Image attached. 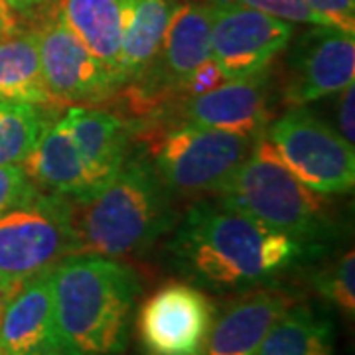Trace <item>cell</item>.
Returning a JSON list of instances; mask_svg holds the SVG:
<instances>
[{
	"instance_id": "8992f818",
	"label": "cell",
	"mask_w": 355,
	"mask_h": 355,
	"mask_svg": "<svg viewBox=\"0 0 355 355\" xmlns=\"http://www.w3.org/2000/svg\"><path fill=\"white\" fill-rule=\"evenodd\" d=\"M253 142L233 132L184 121L150 130L146 156L168 190L178 196H193L219 190L251 153Z\"/></svg>"
},
{
	"instance_id": "4316f807",
	"label": "cell",
	"mask_w": 355,
	"mask_h": 355,
	"mask_svg": "<svg viewBox=\"0 0 355 355\" xmlns=\"http://www.w3.org/2000/svg\"><path fill=\"white\" fill-rule=\"evenodd\" d=\"M338 105H336V132L345 142L354 144L355 140V125H354V105H355V85L349 83L338 93Z\"/></svg>"
},
{
	"instance_id": "9c48e42d",
	"label": "cell",
	"mask_w": 355,
	"mask_h": 355,
	"mask_svg": "<svg viewBox=\"0 0 355 355\" xmlns=\"http://www.w3.org/2000/svg\"><path fill=\"white\" fill-rule=\"evenodd\" d=\"M42 71L58 105H97L113 97L121 83L113 71L77 38L58 10L36 28Z\"/></svg>"
},
{
	"instance_id": "5bb4252c",
	"label": "cell",
	"mask_w": 355,
	"mask_h": 355,
	"mask_svg": "<svg viewBox=\"0 0 355 355\" xmlns=\"http://www.w3.org/2000/svg\"><path fill=\"white\" fill-rule=\"evenodd\" d=\"M182 114L196 125L257 140L270 125L266 71L247 79L223 81L211 91L188 97Z\"/></svg>"
},
{
	"instance_id": "3957f363",
	"label": "cell",
	"mask_w": 355,
	"mask_h": 355,
	"mask_svg": "<svg viewBox=\"0 0 355 355\" xmlns=\"http://www.w3.org/2000/svg\"><path fill=\"white\" fill-rule=\"evenodd\" d=\"M172 196L146 154L125 158L116 176L76 209V254L123 259L146 251L174 223Z\"/></svg>"
},
{
	"instance_id": "ba28073f",
	"label": "cell",
	"mask_w": 355,
	"mask_h": 355,
	"mask_svg": "<svg viewBox=\"0 0 355 355\" xmlns=\"http://www.w3.org/2000/svg\"><path fill=\"white\" fill-rule=\"evenodd\" d=\"M211 4V58L227 81L266 71L294 38V24L233 0Z\"/></svg>"
},
{
	"instance_id": "f1b7e54d",
	"label": "cell",
	"mask_w": 355,
	"mask_h": 355,
	"mask_svg": "<svg viewBox=\"0 0 355 355\" xmlns=\"http://www.w3.org/2000/svg\"><path fill=\"white\" fill-rule=\"evenodd\" d=\"M0 24L4 26V30H6L8 34L20 32V22H18V18L14 16V12L8 8V4H6L4 0H0Z\"/></svg>"
},
{
	"instance_id": "d6986e66",
	"label": "cell",
	"mask_w": 355,
	"mask_h": 355,
	"mask_svg": "<svg viewBox=\"0 0 355 355\" xmlns=\"http://www.w3.org/2000/svg\"><path fill=\"white\" fill-rule=\"evenodd\" d=\"M0 97L38 107L53 103L42 71L36 30L0 38Z\"/></svg>"
},
{
	"instance_id": "7402d4cb",
	"label": "cell",
	"mask_w": 355,
	"mask_h": 355,
	"mask_svg": "<svg viewBox=\"0 0 355 355\" xmlns=\"http://www.w3.org/2000/svg\"><path fill=\"white\" fill-rule=\"evenodd\" d=\"M314 288L318 294L336 306L345 318L355 314V254L354 249L340 259L326 263L314 272Z\"/></svg>"
},
{
	"instance_id": "4dcf8cb0",
	"label": "cell",
	"mask_w": 355,
	"mask_h": 355,
	"mask_svg": "<svg viewBox=\"0 0 355 355\" xmlns=\"http://www.w3.org/2000/svg\"><path fill=\"white\" fill-rule=\"evenodd\" d=\"M0 355H6V354H0ZM51 355H62V354H51Z\"/></svg>"
},
{
	"instance_id": "44dd1931",
	"label": "cell",
	"mask_w": 355,
	"mask_h": 355,
	"mask_svg": "<svg viewBox=\"0 0 355 355\" xmlns=\"http://www.w3.org/2000/svg\"><path fill=\"white\" fill-rule=\"evenodd\" d=\"M44 127L38 105L0 97V166L24 164Z\"/></svg>"
},
{
	"instance_id": "7a4b0ae2",
	"label": "cell",
	"mask_w": 355,
	"mask_h": 355,
	"mask_svg": "<svg viewBox=\"0 0 355 355\" xmlns=\"http://www.w3.org/2000/svg\"><path fill=\"white\" fill-rule=\"evenodd\" d=\"M140 292L119 259L69 254L51 268L53 324L62 355H123Z\"/></svg>"
},
{
	"instance_id": "f546056e",
	"label": "cell",
	"mask_w": 355,
	"mask_h": 355,
	"mask_svg": "<svg viewBox=\"0 0 355 355\" xmlns=\"http://www.w3.org/2000/svg\"><path fill=\"white\" fill-rule=\"evenodd\" d=\"M4 36H10V34H8V32L4 30V26L0 24V38H4Z\"/></svg>"
},
{
	"instance_id": "cb8c5ba5",
	"label": "cell",
	"mask_w": 355,
	"mask_h": 355,
	"mask_svg": "<svg viewBox=\"0 0 355 355\" xmlns=\"http://www.w3.org/2000/svg\"><path fill=\"white\" fill-rule=\"evenodd\" d=\"M38 190L22 164L0 166V216L26 202Z\"/></svg>"
},
{
	"instance_id": "4fadbf2b",
	"label": "cell",
	"mask_w": 355,
	"mask_h": 355,
	"mask_svg": "<svg viewBox=\"0 0 355 355\" xmlns=\"http://www.w3.org/2000/svg\"><path fill=\"white\" fill-rule=\"evenodd\" d=\"M292 304H296V298L277 286L265 284L263 288L239 292L219 314L216 312L200 355H254Z\"/></svg>"
},
{
	"instance_id": "83f0119b",
	"label": "cell",
	"mask_w": 355,
	"mask_h": 355,
	"mask_svg": "<svg viewBox=\"0 0 355 355\" xmlns=\"http://www.w3.org/2000/svg\"><path fill=\"white\" fill-rule=\"evenodd\" d=\"M16 18L24 20H38L40 24L55 12V4L60 0H4Z\"/></svg>"
},
{
	"instance_id": "2e32d148",
	"label": "cell",
	"mask_w": 355,
	"mask_h": 355,
	"mask_svg": "<svg viewBox=\"0 0 355 355\" xmlns=\"http://www.w3.org/2000/svg\"><path fill=\"white\" fill-rule=\"evenodd\" d=\"M62 119L99 193L127 158V123L109 111L79 105L69 107Z\"/></svg>"
},
{
	"instance_id": "8fae6325",
	"label": "cell",
	"mask_w": 355,
	"mask_h": 355,
	"mask_svg": "<svg viewBox=\"0 0 355 355\" xmlns=\"http://www.w3.org/2000/svg\"><path fill=\"white\" fill-rule=\"evenodd\" d=\"M355 36L336 26H310L294 40L284 81V101L291 107L338 95L354 83Z\"/></svg>"
},
{
	"instance_id": "5b68a950",
	"label": "cell",
	"mask_w": 355,
	"mask_h": 355,
	"mask_svg": "<svg viewBox=\"0 0 355 355\" xmlns=\"http://www.w3.org/2000/svg\"><path fill=\"white\" fill-rule=\"evenodd\" d=\"M76 203L38 190L0 216V291L76 254Z\"/></svg>"
},
{
	"instance_id": "277c9868",
	"label": "cell",
	"mask_w": 355,
	"mask_h": 355,
	"mask_svg": "<svg viewBox=\"0 0 355 355\" xmlns=\"http://www.w3.org/2000/svg\"><path fill=\"white\" fill-rule=\"evenodd\" d=\"M229 207L265 227L286 233L318 253L334 235L330 203L282 164L266 137H259L241 166L216 191Z\"/></svg>"
},
{
	"instance_id": "30bf717a",
	"label": "cell",
	"mask_w": 355,
	"mask_h": 355,
	"mask_svg": "<svg viewBox=\"0 0 355 355\" xmlns=\"http://www.w3.org/2000/svg\"><path fill=\"white\" fill-rule=\"evenodd\" d=\"M211 298L191 282L172 280L139 310L137 334L144 355H200L216 318Z\"/></svg>"
},
{
	"instance_id": "e0dca14e",
	"label": "cell",
	"mask_w": 355,
	"mask_h": 355,
	"mask_svg": "<svg viewBox=\"0 0 355 355\" xmlns=\"http://www.w3.org/2000/svg\"><path fill=\"white\" fill-rule=\"evenodd\" d=\"M178 0H127L119 76L123 87L153 64Z\"/></svg>"
},
{
	"instance_id": "6da1fadb",
	"label": "cell",
	"mask_w": 355,
	"mask_h": 355,
	"mask_svg": "<svg viewBox=\"0 0 355 355\" xmlns=\"http://www.w3.org/2000/svg\"><path fill=\"white\" fill-rule=\"evenodd\" d=\"M170 263L198 288L227 294L265 286L314 251L221 200L193 203L168 245Z\"/></svg>"
},
{
	"instance_id": "603a6c76",
	"label": "cell",
	"mask_w": 355,
	"mask_h": 355,
	"mask_svg": "<svg viewBox=\"0 0 355 355\" xmlns=\"http://www.w3.org/2000/svg\"><path fill=\"white\" fill-rule=\"evenodd\" d=\"M243 6L254 8L259 12L275 16L279 20L291 22V24L306 26H328L324 18H320L316 12H312L302 0H233Z\"/></svg>"
},
{
	"instance_id": "ac0fdd59",
	"label": "cell",
	"mask_w": 355,
	"mask_h": 355,
	"mask_svg": "<svg viewBox=\"0 0 355 355\" xmlns=\"http://www.w3.org/2000/svg\"><path fill=\"white\" fill-rule=\"evenodd\" d=\"M127 0H62L60 12L87 50L119 76Z\"/></svg>"
},
{
	"instance_id": "d4e9b609",
	"label": "cell",
	"mask_w": 355,
	"mask_h": 355,
	"mask_svg": "<svg viewBox=\"0 0 355 355\" xmlns=\"http://www.w3.org/2000/svg\"><path fill=\"white\" fill-rule=\"evenodd\" d=\"M306 6L326 20L328 26H336L355 34V0H302Z\"/></svg>"
},
{
	"instance_id": "52a82bcc",
	"label": "cell",
	"mask_w": 355,
	"mask_h": 355,
	"mask_svg": "<svg viewBox=\"0 0 355 355\" xmlns=\"http://www.w3.org/2000/svg\"><path fill=\"white\" fill-rule=\"evenodd\" d=\"M265 137L282 164L310 190L326 198L354 190V144L306 107H292L266 127Z\"/></svg>"
},
{
	"instance_id": "ffe728a7",
	"label": "cell",
	"mask_w": 355,
	"mask_h": 355,
	"mask_svg": "<svg viewBox=\"0 0 355 355\" xmlns=\"http://www.w3.org/2000/svg\"><path fill=\"white\" fill-rule=\"evenodd\" d=\"M254 355H336V331L326 314L292 304L266 334Z\"/></svg>"
},
{
	"instance_id": "484cf974",
	"label": "cell",
	"mask_w": 355,
	"mask_h": 355,
	"mask_svg": "<svg viewBox=\"0 0 355 355\" xmlns=\"http://www.w3.org/2000/svg\"><path fill=\"white\" fill-rule=\"evenodd\" d=\"M223 81H227V79L223 77L221 69H219L216 62H214V58H209L205 64L200 65V67L188 77V81H186L184 87H182V93H184L186 99H188V97H196V95H202L205 91L216 89L217 85H221Z\"/></svg>"
},
{
	"instance_id": "9a60e30c",
	"label": "cell",
	"mask_w": 355,
	"mask_h": 355,
	"mask_svg": "<svg viewBox=\"0 0 355 355\" xmlns=\"http://www.w3.org/2000/svg\"><path fill=\"white\" fill-rule=\"evenodd\" d=\"M22 166L40 190L60 193L77 203H85L97 196V188L62 116L50 125L46 123L34 150Z\"/></svg>"
},
{
	"instance_id": "7c38bea8",
	"label": "cell",
	"mask_w": 355,
	"mask_h": 355,
	"mask_svg": "<svg viewBox=\"0 0 355 355\" xmlns=\"http://www.w3.org/2000/svg\"><path fill=\"white\" fill-rule=\"evenodd\" d=\"M0 354H62L53 324L51 268L4 291L0 302Z\"/></svg>"
}]
</instances>
